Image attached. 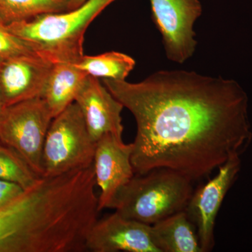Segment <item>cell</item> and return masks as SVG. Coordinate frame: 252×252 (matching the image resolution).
Segmentation results:
<instances>
[{"label":"cell","mask_w":252,"mask_h":252,"mask_svg":"<svg viewBox=\"0 0 252 252\" xmlns=\"http://www.w3.org/2000/svg\"><path fill=\"white\" fill-rule=\"evenodd\" d=\"M241 167L240 157L230 158L218 168L215 177L192 193L185 211L195 225L203 252L215 247V226L222 203L238 178Z\"/></svg>","instance_id":"cell-7"},{"label":"cell","mask_w":252,"mask_h":252,"mask_svg":"<svg viewBox=\"0 0 252 252\" xmlns=\"http://www.w3.org/2000/svg\"><path fill=\"white\" fill-rule=\"evenodd\" d=\"M86 250L93 252H159L151 225L117 212L97 220L88 235Z\"/></svg>","instance_id":"cell-9"},{"label":"cell","mask_w":252,"mask_h":252,"mask_svg":"<svg viewBox=\"0 0 252 252\" xmlns=\"http://www.w3.org/2000/svg\"><path fill=\"white\" fill-rule=\"evenodd\" d=\"M132 143L108 134L96 142L94 159V178L100 193L98 210L110 208L118 192L134 177L131 158Z\"/></svg>","instance_id":"cell-8"},{"label":"cell","mask_w":252,"mask_h":252,"mask_svg":"<svg viewBox=\"0 0 252 252\" xmlns=\"http://www.w3.org/2000/svg\"><path fill=\"white\" fill-rule=\"evenodd\" d=\"M32 54H36L26 41L13 34L0 21V60Z\"/></svg>","instance_id":"cell-17"},{"label":"cell","mask_w":252,"mask_h":252,"mask_svg":"<svg viewBox=\"0 0 252 252\" xmlns=\"http://www.w3.org/2000/svg\"><path fill=\"white\" fill-rule=\"evenodd\" d=\"M40 178L14 150L0 142V179L14 182L23 189L35 185Z\"/></svg>","instance_id":"cell-16"},{"label":"cell","mask_w":252,"mask_h":252,"mask_svg":"<svg viewBox=\"0 0 252 252\" xmlns=\"http://www.w3.org/2000/svg\"><path fill=\"white\" fill-rule=\"evenodd\" d=\"M88 76L74 63L54 64L41 96L54 118L75 102Z\"/></svg>","instance_id":"cell-12"},{"label":"cell","mask_w":252,"mask_h":252,"mask_svg":"<svg viewBox=\"0 0 252 252\" xmlns=\"http://www.w3.org/2000/svg\"><path fill=\"white\" fill-rule=\"evenodd\" d=\"M75 102L80 108L88 130L94 142L111 134L123 139L124 105L98 78L88 76Z\"/></svg>","instance_id":"cell-11"},{"label":"cell","mask_w":252,"mask_h":252,"mask_svg":"<svg viewBox=\"0 0 252 252\" xmlns=\"http://www.w3.org/2000/svg\"><path fill=\"white\" fill-rule=\"evenodd\" d=\"M24 190L18 184L0 179V207L14 200Z\"/></svg>","instance_id":"cell-18"},{"label":"cell","mask_w":252,"mask_h":252,"mask_svg":"<svg viewBox=\"0 0 252 252\" xmlns=\"http://www.w3.org/2000/svg\"><path fill=\"white\" fill-rule=\"evenodd\" d=\"M74 64L88 75L124 81L133 70L135 61L123 53L110 51L96 56L84 55Z\"/></svg>","instance_id":"cell-14"},{"label":"cell","mask_w":252,"mask_h":252,"mask_svg":"<svg viewBox=\"0 0 252 252\" xmlns=\"http://www.w3.org/2000/svg\"><path fill=\"white\" fill-rule=\"evenodd\" d=\"M86 1H87V0H69V11L77 9V8L79 7V6L84 4V2H86Z\"/></svg>","instance_id":"cell-19"},{"label":"cell","mask_w":252,"mask_h":252,"mask_svg":"<svg viewBox=\"0 0 252 252\" xmlns=\"http://www.w3.org/2000/svg\"><path fill=\"white\" fill-rule=\"evenodd\" d=\"M53 65L37 54L0 60V94L4 108L41 97Z\"/></svg>","instance_id":"cell-10"},{"label":"cell","mask_w":252,"mask_h":252,"mask_svg":"<svg viewBox=\"0 0 252 252\" xmlns=\"http://www.w3.org/2000/svg\"><path fill=\"white\" fill-rule=\"evenodd\" d=\"M4 109V106H3L2 100H1V94H0V114H1V111Z\"/></svg>","instance_id":"cell-20"},{"label":"cell","mask_w":252,"mask_h":252,"mask_svg":"<svg viewBox=\"0 0 252 252\" xmlns=\"http://www.w3.org/2000/svg\"><path fill=\"white\" fill-rule=\"evenodd\" d=\"M102 83L135 118V174L169 169L201 180L251 142L248 97L234 80L160 70L140 82Z\"/></svg>","instance_id":"cell-1"},{"label":"cell","mask_w":252,"mask_h":252,"mask_svg":"<svg viewBox=\"0 0 252 252\" xmlns=\"http://www.w3.org/2000/svg\"><path fill=\"white\" fill-rule=\"evenodd\" d=\"M95 147L79 105L73 102L50 125L43 150V177H56L90 167Z\"/></svg>","instance_id":"cell-4"},{"label":"cell","mask_w":252,"mask_h":252,"mask_svg":"<svg viewBox=\"0 0 252 252\" xmlns=\"http://www.w3.org/2000/svg\"><path fill=\"white\" fill-rule=\"evenodd\" d=\"M69 0H0V21L4 24L28 21L40 15L69 10Z\"/></svg>","instance_id":"cell-15"},{"label":"cell","mask_w":252,"mask_h":252,"mask_svg":"<svg viewBox=\"0 0 252 252\" xmlns=\"http://www.w3.org/2000/svg\"><path fill=\"white\" fill-rule=\"evenodd\" d=\"M152 19L162 36L167 59L183 64L197 47L193 26L201 16L199 0H149Z\"/></svg>","instance_id":"cell-6"},{"label":"cell","mask_w":252,"mask_h":252,"mask_svg":"<svg viewBox=\"0 0 252 252\" xmlns=\"http://www.w3.org/2000/svg\"><path fill=\"white\" fill-rule=\"evenodd\" d=\"M115 0H87L71 11L40 15L6 27L53 64L76 63L84 56V34L94 18Z\"/></svg>","instance_id":"cell-2"},{"label":"cell","mask_w":252,"mask_h":252,"mask_svg":"<svg viewBox=\"0 0 252 252\" xmlns=\"http://www.w3.org/2000/svg\"><path fill=\"white\" fill-rule=\"evenodd\" d=\"M53 119L41 97L8 106L0 114V142L16 151L40 177L44 142Z\"/></svg>","instance_id":"cell-5"},{"label":"cell","mask_w":252,"mask_h":252,"mask_svg":"<svg viewBox=\"0 0 252 252\" xmlns=\"http://www.w3.org/2000/svg\"><path fill=\"white\" fill-rule=\"evenodd\" d=\"M193 182L169 169L135 174L118 192L110 209L127 218L153 225L185 210L193 192Z\"/></svg>","instance_id":"cell-3"},{"label":"cell","mask_w":252,"mask_h":252,"mask_svg":"<svg viewBox=\"0 0 252 252\" xmlns=\"http://www.w3.org/2000/svg\"><path fill=\"white\" fill-rule=\"evenodd\" d=\"M159 252H203L196 228L185 210L151 225Z\"/></svg>","instance_id":"cell-13"}]
</instances>
